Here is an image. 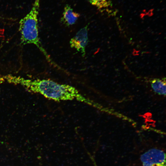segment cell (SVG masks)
<instances>
[{"instance_id": "cell-5", "label": "cell", "mask_w": 166, "mask_h": 166, "mask_svg": "<svg viewBox=\"0 0 166 166\" xmlns=\"http://www.w3.org/2000/svg\"><path fill=\"white\" fill-rule=\"evenodd\" d=\"M80 15L79 13L73 10L70 5L66 4L64 7L61 21L66 26H69L76 23Z\"/></svg>"}, {"instance_id": "cell-6", "label": "cell", "mask_w": 166, "mask_h": 166, "mask_svg": "<svg viewBox=\"0 0 166 166\" xmlns=\"http://www.w3.org/2000/svg\"><path fill=\"white\" fill-rule=\"evenodd\" d=\"M151 85L155 92L159 95H165V79H155L152 81Z\"/></svg>"}, {"instance_id": "cell-3", "label": "cell", "mask_w": 166, "mask_h": 166, "mask_svg": "<svg viewBox=\"0 0 166 166\" xmlns=\"http://www.w3.org/2000/svg\"><path fill=\"white\" fill-rule=\"evenodd\" d=\"M143 166H165V155L160 150L151 149L140 157Z\"/></svg>"}, {"instance_id": "cell-2", "label": "cell", "mask_w": 166, "mask_h": 166, "mask_svg": "<svg viewBox=\"0 0 166 166\" xmlns=\"http://www.w3.org/2000/svg\"><path fill=\"white\" fill-rule=\"evenodd\" d=\"M40 1L35 0L30 12L19 22V31L21 34V43L23 45H34L43 54L49 62L56 67L60 68L51 59L39 40L38 16Z\"/></svg>"}, {"instance_id": "cell-1", "label": "cell", "mask_w": 166, "mask_h": 166, "mask_svg": "<svg viewBox=\"0 0 166 166\" xmlns=\"http://www.w3.org/2000/svg\"><path fill=\"white\" fill-rule=\"evenodd\" d=\"M15 82L16 85H21L29 91L39 93L56 101L76 99L93 106L96 105L81 94L75 88L69 85L60 84L49 80H31L19 76L16 77Z\"/></svg>"}, {"instance_id": "cell-4", "label": "cell", "mask_w": 166, "mask_h": 166, "mask_svg": "<svg viewBox=\"0 0 166 166\" xmlns=\"http://www.w3.org/2000/svg\"><path fill=\"white\" fill-rule=\"evenodd\" d=\"M88 26L87 25L81 29L70 41L71 47L80 52L83 57L85 56V48L88 42Z\"/></svg>"}, {"instance_id": "cell-7", "label": "cell", "mask_w": 166, "mask_h": 166, "mask_svg": "<svg viewBox=\"0 0 166 166\" xmlns=\"http://www.w3.org/2000/svg\"><path fill=\"white\" fill-rule=\"evenodd\" d=\"M90 3L101 10H108L112 7L110 0H89Z\"/></svg>"}]
</instances>
